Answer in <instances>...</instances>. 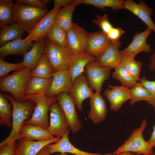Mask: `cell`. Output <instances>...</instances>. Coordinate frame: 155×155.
Instances as JSON below:
<instances>
[{
    "label": "cell",
    "mask_w": 155,
    "mask_h": 155,
    "mask_svg": "<svg viewBox=\"0 0 155 155\" xmlns=\"http://www.w3.org/2000/svg\"><path fill=\"white\" fill-rule=\"evenodd\" d=\"M3 94L12 104V120L11 131L9 135L0 143V147L22 138L20 133L22 128L26 120L32 114L36 106L31 100H26L24 102H20L11 95Z\"/></svg>",
    "instance_id": "cell-1"
},
{
    "label": "cell",
    "mask_w": 155,
    "mask_h": 155,
    "mask_svg": "<svg viewBox=\"0 0 155 155\" xmlns=\"http://www.w3.org/2000/svg\"><path fill=\"white\" fill-rule=\"evenodd\" d=\"M32 71L30 68L26 67L10 75L1 77V91L11 94L18 101L24 102L26 88L32 77Z\"/></svg>",
    "instance_id": "cell-2"
},
{
    "label": "cell",
    "mask_w": 155,
    "mask_h": 155,
    "mask_svg": "<svg viewBox=\"0 0 155 155\" xmlns=\"http://www.w3.org/2000/svg\"><path fill=\"white\" fill-rule=\"evenodd\" d=\"M147 125V120L144 119L140 126L134 129L129 138L113 152V154L125 152H133L143 155H155L153 146L144 139L143 132Z\"/></svg>",
    "instance_id": "cell-3"
},
{
    "label": "cell",
    "mask_w": 155,
    "mask_h": 155,
    "mask_svg": "<svg viewBox=\"0 0 155 155\" xmlns=\"http://www.w3.org/2000/svg\"><path fill=\"white\" fill-rule=\"evenodd\" d=\"M48 13L47 9L16 2L15 3L14 22L28 33Z\"/></svg>",
    "instance_id": "cell-4"
},
{
    "label": "cell",
    "mask_w": 155,
    "mask_h": 155,
    "mask_svg": "<svg viewBox=\"0 0 155 155\" xmlns=\"http://www.w3.org/2000/svg\"><path fill=\"white\" fill-rule=\"evenodd\" d=\"M25 99L29 100L35 104L32 117L24 124L36 125L47 129L49 126L48 112L52 103L57 101L56 96L49 97L45 93L26 96Z\"/></svg>",
    "instance_id": "cell-5"
},
{
    "label": "cell",
    "mask_w": 155,
    "mask_h": 155,
    "mask_svg": "<svg viewBox=\"0 0 155 155\" xmlns=\"http://www.w3.org/2000/svg\"><path fill=\"white\" fill-rule=\"evenodd\" d=\"M44 53L54 72L68 70L72 54L66 48L61 46L44 38Z\"/></svg>",
    "instance_id": "cell-6"
},
{
    "label": "cell",
    "mask_w": 155,
    "mask_h": 155,
    "mask_svg": "<svg viewBox=\"0 0 155 155\" xmlns=\"http://www.w3.org/2000/svg\"><path fill=\"white\" fill-rule=\"evenodd\" d=\"M85 72L89 86L96 92L100 93L104 82L108 80L113 68L101 66L96 60L89 63L86 66Z\"/></svg>",
    "instance_id": "cell-7"
},
{
    "label": "cell",
    "mask_w": 155,
    "mask_h": 155,
    "mask_svg": "<svg viewBox=\"0 0 155 155\" xmlns=\"http://www.w3.org/2000/svg\"><path fill=\"white\" fill-rule=\"evenodd\" d=\"M56 98L64 114L70 130L74 133L78 132L82 128V125L75 109L74 99L66 92L58 94Z\"/></svg>",
    "instance_id": "cell-8"
},
{
    "label": "cell",
    "mask_w": 155,
    "mask_h": 155,
    "mask_svg": "<svg viewBox=\"0 0 155 155\" xmlns=\"http://www.w3.org/2000/svg\"><path fill=\"white\" fill-rule=\"evenodd\" d=\"M49 111L50 122L47 130L53 136L61 138L69 129L64 114L56 102L51 104Z\"/></svg>",
    "instance_id": "cell-9"
},
{
    "label": "cell",
    "mask_w": 155,
    "mask_h": 155,
    "mask_svg": "<svg viewBox=\"0 0 155 155\" xmlns=\"http://www.w3.org/2000/svg\"><path fill=\"white\" fill-rule=\"evenodd\" d=\"M89 33L74 23L67 32V48L72 54L86 52Z\"/></svg>",
    "instance_id": "cell-10"
},
{
    "label": "cell",
    "mask_w": 155,
    "mask_h": 155,
    "mask_svg": "<svg viewBox=\"0 0 155 155\" xmlns=\"http://www.w3.org/2000/svg\"><path fill=\"white\" fill-rule=\"evenodd\" d=\"M69 94L74 100L78 110H82V104L86 99L94 94L92 89L89 86L86 76L82 73L77 77L72 83Z\"/></svg>",
    "instance_id": "cell-11"
},
{
    "label": "cell",
    "mask_w": 155,
    "mask_h": 155,
    "mask_svg": "<svg viewBox=\"0 0 155 155\" xmlns=\"http://www.w3.org/2000/svg\"><path fill=\"white\" fill-rule=\"evenodd\" d=\"M108 87L103 94L109 103L110 109L117 111L124 103L131 99L130 89L122 86L109 85Z\"/></svg>",
    "instance_id": "cell-12"
},
{
    "label": "cell",
    "mask_w": 155,
    "mask_h": 155,
    "mask_svg": "<svg viewBox=\"0 0 155 155\" xmlns=\"http://www.w3.org/2000/svg\"><path fill=\"white\" fill-rule=\"evenodd\" d=\"M152 32V30L148 28L140 33L137 32L133 36V40L130 44L120 51L121 56L134 58L135 55L140 52L150 53L151 47L147 43L146 40Z\"/></svg>",
    "instance_id": "cell-13"
},
{
    "label": "cell",
    "mask_w": 155,
    "mask_h": 155,
    "mask_svg": "<svg viewBox=\"0 0 155 155\" xmlns=\"http://www.w3.org/2000/svg\"><path fill=\"white\" fill-rule=\"evenodd\" d=\"M60 8H53L37 23L34 27L28 32L24 41H35L46 37L49 28L53 23L54 18Z\"/></svg>",
    "instance_id": "cell-14"
},
{
    "label": "cell",
    "mask_w": 155,
    "mask_h": 155,
    "mask_svg": "<svg viewBox=\"0 0 155 155\" xmlns=\"http://www.w3.org/2000/svg\"><path fill=\"white\" fill-rule=\"evenodd\" d=\"M72 85L71 77L68 70L55 72L46 95L49 97H53L62 92L69 93Z\"/></svg>",
    "instance_id": "cell-15"
},
{
    "label": "cell",
    "mask_w": 155,
    "mask_h": 155,
    "mask_svg": "<svg viewBox=\"0 0 155 155\" xmlns=\"http://www.w3.org/2000/svg\"><path fill=\"white\" fill-rule=\"evenodd\" d=\"M70 130L69 129L60 140L55 143L50 144L46 146L50 154L59 152L61 153H68L75 155H113V154L110 153L102 154L88 152L77 148L69 141L68 135Z\"/></svg>",
    "instance_id": "cell-16"
},
{
    "label": "cell",
    "mask_w": 155,
    "mask_h": 155,
    "mask_svg": "<svg viewBox=\"0 0 155 155\" xmlns=\"http://www.w3.org/2000/svg\"><path fill=\"white\" fill-rule=\"evenodd\" d=\"M124 9L137 16L147 26V28L155 32V24L151 17L152 12V8L147 5L143 1L137 4L132 0L124 1Z\"/></svg>",
    "instance_id": "cell-17"
},
{
    "label": "cell",
    "mask_w": 155,
    "mask_h": 155,
    "mask_svg": "<svg viewBox=\"0 0 155 155\" xmlns=\"http://www.w3.org/2000/svg\"><path fill=\"white\" fill-rule=\"evenodd\" d=\"M90 110L88 116L94 124H99L106 119L108 109L106 102L100 94L96 92L90 98Z\"/></svg>",
    "instance_id": "cell-18"
},
{
    "label": "cell",
    "mask_w": 155,
    "mask_h": 155,
    "mask_svg": "<svg viewBox=\"0 0 155 155\" xmlns=\"http://www.w3.org/2000/svg\"><path fill=\"white\" fill-rule=\"evenodd\" d=\"M110 43L106 34L101 30L89 33L86 52L96 59L105 51Z\"/></svg>",
    "instance_id": "cell-19"
},
{
    "label": "cell",
    "mask_w": 155,
    "mask_h": 155,
    "mask_svg": "<svg viewBox=\"0 0 155 155\" xmlns=\"http://www.w3.org/2000/svg\"><path fill=\"white\" fill-rule=\"evenodd\" d=\"M60 139L55 137L45 141H34L23 137L18 140L15 155H36L42 148L49 144L57 142Z\"/></svg>",
    "instance_id": "cell-20"
},
{
    "label": "cell",
    "mask_w": 155,
    "mask_h": 155,
    "mask_svg": "<svg viewBox=\"0 0 155 155\" xmlns=\"http://www.w3.org/2000/svg\"><path fill=\"white\" fill-rule=\"evenodd\" d=\"M120 40L115 43H110L105 51L96 59L101 66L110 67L113 68L120 63L121 57L119 49Z\"/></svg>",
    "instance_id": "cell-21"
},
{
    "label": "cell",
    "mask_w": 155,
    "mask_h": 155,
    "mask_svg": "<svg viewBox=\"0 0 155 155\" xmlns=\"http://www.w3.org/2000/svg\"><path fill=\"white\" fill-rule=\"evenodd\" d=\"M95 60V57L86 52L72 54L68 70L72 83L75 78L85 72L84 68L89 63Z\"/></svg>",
    "instance_id": "cell-22"
},
{
    "label": "cell",
    "mask_w": 155,
    "mask_h": 155,
    "mask_svg": "<svg viewBox=\"0 0 155 155\" xmlns=\"http://www.w3.org/2000/svg\"><path fill=\"white\" fill-rule=\"evenodd\" d=\"M34 43L30 41H24L19 38L7 42L0 48V58L9 55H24L29 51Z\"/></svg>",
    "instance_id": "cell-23"
},
{
    "label": "cell",
    "mask_w": 155,
    "mask_h": 155,
    "mask_svg": "<svg viewBox=\"0 0 155 155\" xmlns=\"http://www.w3.org/2000/svg\"><path fill=\"white\" fill-rule=\"evenodd\" d=\"M45 46L44 38L35 41L31 49L24 56L22 64L26 67L34 69L44 52Z\"/></svg>",
    "instance_id": "cell-24"
},
{
    "label": "cell",
    "mask_w": 155,
    "mask_h": 155,
    "mask_svg": "<svg viewBox=\"0 0 155 155\" xmlns=\"http://www.w3.org/2000/svg\"><path fill=\"white\" fill-rule=\"evenodd\" d=\"M20 133L22 138L25 137L31 141H44L56 137L53 136L47 129L31 124H24Z\"/></svg>",
    "instance_id": "cell-25"
},
{
    "label": "cell",
    "mask_w": 155,
    "mask_h": 155,
    "mask_svg": "<svg viewBox=\"0 0 155 155\" xmlns=\"http://www.w3.org/2000/svg\"><path fill=\"white\" fill-rule=\"evenodd\" d=\"M0 28V47L11 40L21 38L26 32L14 22Z\"/></svg>",
    "instance_id": "cell-26"
},
{
    "label": "cell",
    "mask_w": 155,
    "mask_h": 155,
    "mask_svg": "<svg viewBox=\"0 0 155 155\" xmlns=\"http://www.w3.org/2000/svg\"><path fill=\"white\" fill-rule=\"evenodd\" d=\"M53 78H44L32 77L26 88L25 96L41 93H46L51 85Z\"/></svg>",
    "instance_id": "cell-27"
},
{
    "label": "cell",
    "mask_w": 155,
    "mask_h": 155,
    "mask_svg": "<svg viewBox=\"0 0 155 155\" xmlns=\"http://www.w3.org/2000/svg\"><path fill=\"white\" fill-rule=\"evenodd\" d=\"M124 1L123 0H71L70 4L77 6L81 4L92 5L101 10L106 7H110L114 11L124 9Z\"/></svg>",
    "instance_id": "cell-28"
},
{
    "label": "cell",
    "mask_w": 155,
    "mask_h": 155,
    "mask_svg": "<svg viewBox=\"0 0 155 155\" xmlns=\"http://www.w3.org/2000/svg\"><path fill=\"white\" fill-rule=\"evenodd\" d=\"M76 6L69 4L63 7L55 15L53 23L67 32L72 26V16Z\"/></svg>",
    "instance_id": "cell-29"
},
{
    "label": "cell",
    "mask_w": 155,
    "mask_h": 155,
    "mask_svg": "<svg viewBox=\"0 0 155 155\" xmlns=\"http://www.w3.org/2000/svg\"><path fill=\"white\" fill-rule=\"evenodd\" d=\"M14 7L12 0H0V27L14 22Z\"/></svg>",
    "instance_id": "cell-30"
},
{
    "label": "cell",
    "mask_w": 155,
    "mask_h": 155,
    "mask_svg": "<svg viewBox=\"0 0 155 155\" xmlns=\"http://www.w3.org/2000/svg\"><path fill=\"white\" fill-rule=\"evenodd\" d=\"M45 37L61 46L67 48V32L55 23L49 28Z\"/></svg>",
    "instance_id": "cell-31"
},
{
    "label": "cell",
    "mask_w": 155,
    "mask_h": 155,
    "mask_svg": "<svg viewBox=\"0 0 155 155\" xmlns=\"http://www.w3.org/2000/svg\"><path fill=\"white\" fill-rule=\"evenodd\" d=\"M54 73L44 52L35 68L32 71L31 76L51 78Z\"/></svg>",
    "instance_id": "cell-32"
},
{
    "label": "cell",
    "mask_w": 155,
    "mask_h": 155,
    "mask_svg": "<svg viewBox=\"0 0 155 155\" xmlns=\"http://www.w3.org/2000/svg\"><path fill=\"white\" fill-rule=\"evenodd\" d=\"M112 77L119 80L122 86L131 89L136 84L137 81L120 63L113 68Z\"/></svg>",
    "instance_id": "cell-33"
},
{
    "label": "cell",
    "mask_w": 155,
    "mask_h": 155,
    "mask_svg": "<svg viewBox=\"0 0 155 155\" xmlns=\"http://www.w3.org/2000/svg\"><path fill=\"white\" fill-rule=\"evenodd\" d=\"M131 96L130 104L133 105L136 102L144 100L150 104L152 100L151 95L148 90L140 82H137L135 85L130 89Z\"/></svg>",
    "instance_id": "cell-34"
},
{
    "label": "cell",
    "mask_w": 155,
    "mask_h": 155,
    "mask_svg": "<svg viewBox=\"0 0 155 155\" xmlns=\"http://www.w3.org/2000/svg\"><path fill=\"white\" fill-rule=\"evenodd\" d=\"M120 63L137 81H139L142 65L141 61H136L134 58L122 56Z\"/></svg>",
    "instance_id": "cell-35"
},
{
    "label": "cell",
    "mask_w": 155,
    "mask_h": 155,
    "mask_svg": "<svg viewBox=\"0 0 155 155\" xmlns=\"http://www.w3.org/2000/svg\"><path fill=\"white\" fill-rule=\"evenodd\" d=\"M11 103H9L7 99L3 94L0 93V122L1 125H5L10 127L12 126L11 121L12 112Z\"/></svg>",
    "instance_id": "cell-36"
},
{
    "label": "cell",
    "mask_w": 155,
    "mask_h": 155,
    "mask_svg": "<svg viewBox=\"0 0 155 155\" xmlns=\"http://www.w3.org/2000/svg\"><path fill=\"white\" fill-rule=\"evenodd\" d=\"M3 58H0V77H4L9 72L18 71L26 67L22 63H13L5 61Z\"/></svg>",
    "instance_id": "cell-37"
},
{
    "label": "cell",
    "mask_w": 155,
    "mask_h": 155,
    "mask_svg": "<svg viewBox=\"0 0 155 155\" xmlns=\"http://www.w3.org/2000/svg\"><path fill=\"white\" fill-rule=\"evenodd\" d=\"M92 21L96 24L101 29V31L106 34L113 27L108 20V15L106 14L102 16L97 15L96 18L92 20Z\"/></svg>",
    "instance_id": "cell-38"
},
{
    "label": "cell",
    "mask_w": 155,
    "mask_h": 155,
    "mask_svg": "<svg viewBox=\"0 0 155 155\" xmlns=\"http://www.w3.org/2000/svg\"><path fill=\"white\" fill-rule=\"evenodd\" d=\"M139 81L150 94L152 100L150 104L154 108L155 106V81L149 80L144 76L140 78Z\"/></svg>",
    "instance_id": "cell-39"
},
{
    "label": "cell",
    "mask_w": 155,
    "mask_h": 155,
    "mask_svg": "<svg viewBox=\"0 0 155 155\" xmlns=\"http://www.w3.org/2000/svg\"><path fill=\"white\" fill-rule=\"evenodd\" d=\"M125 33V31L121 27H113L106 35L110 42L115 43L120 40L121 36Z\"/></svg>",
    "instance_id": "cell-40"
},
{
    "label": "cell",
    "mask_w": 155,
    "mask_h": 155,
    "mask_svg": "<svg viewBox=\"0 0 155 155\" xmlns=\"http://www.w3.org/2000/svg\"><path fill=\"white\" fill-rule=\"evenodd\" d=\"M16 146L14 142L0 147V155H15Z\"/></svg>",
    "instance_id": "cell-41"
},
{
    "label": "cell",
    "mask_w": 155,
    "mask_h": 155,
    "mask_svg": "<svg viewBox=\"0 0 155 155\" xmlns=\"http://www.w3.org/2000/svg\"><path fill=\"white\" fill-rule=\"evenodd\" d=\"M16 2L23 3L27 4L33 6L40 8L47 9V6L45 5L40 0H17Z\"/></svg>",
    "instance_id": "cell-42"
},
{
    "label": "cell",
    "mask_w": 155,
    "mask_h": 155,
    "mask_svg": "<svg viewBox=\"0 0 155 155\" xmlns=\"http://www.w3.org/2000/svg\"><path fill=\"white\" fill-rule=\"evenodd\" d=\"M71 0H53L54 7L60 8L70 3Z\"/></svg>",
    "instance_id": "cell-43"
},
{
    "label": "cell",
    "mask_w": 155,
    "mask_h": 155,
    "mask_svg": "<svg viewBox=\"0 0 155 155\" xmlns=\"http://www.w3.org/2000/svg\"><path fill=\"white\" fill-rule=\"evenodd\" d=\"M148 66L150 70L155 71V51L150 57Z\"/></svg>",
    "instance_id": "cell-44"
},
{
    "label": "cell",
    "mask_w": 155,
    "mask_h": 155,
    "mask_svg": "<svg viewBox=\"0 0 155 155\" xmlns=\"http://www.w3.org/2000/svg\"><path fill=\"white\" fill-rule=\"evenodd\" d=\"M153 131L148 141L154 147H155V125L153 126Z\"/></svg>",
    "instance_id": "cell-45"
},
{
    "label": "cell",
    "mask_w": 155,
    "mask_h": 155,
    "mask_svg": "<svg viewBox=\"0 0 155 155\" xmlns=\"http://www.w3.org/2000/svg\"><path fill=\"white\" fill-rule=\"evenodd\" d=\"M36 155H50L48 152L46 146L41 149ZM57 155H68L67 153H61Z\"/></svg>",
    "instance_id": "cell-46"
},
{
    "label": "cell",
    "mask_w": 155,
    "mask_h": 155,
    "mask_svg": "<svg viewBox=\"0 0 155 155\" xmlns=\"http://www.w3.org/2000/svg\"><path fill=\"white\" fill-rule=\"evenodd\" d=\"M132 153L130 152H123L120 154H115L113 155H132Z\"/></svg>",
    "instance_id": "cell-47"
},
{
    "label": "cell",
    "mask_w": 155,
    "mask_h": 155,
    "mask_svg": "<svg viewBox=\"0 0 155 155\" xmlns=\"http://www.w3.org/2000/svg\"><path fill=\"white\" fill-rule=\"evenodd\" d=\"M42 2L46 5L50 4L51 2V0H41Z\"/></svg>",
    "instance_id": "cell-48"
},
{
    "label": "cell",
    "mask_w": 155,
    "mask_h": 155,
    "mask_svg": "<svg viewBox=\"0 0 155 155\" xmlns=\"http://www.w3.org/2000/svg\"><path fill=\"white\" fill-rule=\"evenodd\" d=\"M132 155H140V154H135L134 153H132Z\"/></svg>",
    "instance_id": "cell-49"
},
{
    "label": "cell",
    "mask_w": 155,
    "mask_h": 155,
    "mask_svg": "<svg viewBox=\"0 0 155 155\" xmlns=\"http://www.w3.org/2000/svg\"><path fill=\"white\" fill-rule=\"evenodd\" d=\"M154 111H155V106L154 107Z\"/></svg>",
    "instance_id": "cell-50"
}]
</instances>
